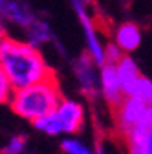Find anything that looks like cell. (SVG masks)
Instances as JSON below:
<instances>
[{"label": "cell", "mask_w": 152, "mask_h": 154, "mask_svg": "<svg viewBox=\"0 0 152 154\" xmlns=\"http://www.w3.org/2000/svg\"><path fill=\"white\" fill-rule=\"evenodd\" d=\"M0 66L9 77L13 90L57 75L42 53V48L33 46L24 37L18 38L8 35L0 42Z\"/></svg>", "instance_id": "cell-1"}, {"label": "cell", "mask_w": 152, "mask_h": 154, "mask_svg": "<svg viewBox=\"0 0 152 154\" xmlns=\"http://www.w3.org/2000/svg\"><path fill=\"white\" fill-rule=\"evenodd\" d=\"M62 97L64 95L61 92V85L57 81V75H53L35 85L13 90L8 105L15 116L28 123H33L42 116L50 114L61 103Z\"/></svg>", "instance_id": "cell-2"}, {"label": "cell", "mask_w": 152, "mask_h": 154, "mask_svg": "<svg viewBox=\"0 0 152 154\" xmlns=\"http://www.w3.org/2000/svg\"><path fill=\"white\" fill-rule=\"evenodd\" d=\"M35 130L48 138H61L66 134H79L86 125V108L73 97H62L50 114L31 123Z\"/></svg>", "instance_id": "cell-3"}, {"label": "cell", "mask_w": 152, "mask_h": 154, "mask_svg": "<svg viewBox=\"0 0 152 154\" xmlns=\"http://www.w3.org/2000/svg\"><path fill=\"white\" fill-rule=\"evenodd\" d=\"M70 68H71L79 94L90 103L97 101L101 97V77H99L101 66L96 63V59L88 51H84L77 57H73Z\"/></svg>", "instance_id": "cell-4"}, {"label": "cell", "mask_w": 152, "mask_h": 154, "mask_svg": "<svg viewBox=\"0 0 152 154\" xmlns=\"http://www.w3.org/2000/svg\"><path fill=\"white\" fill-rule=\"evenodd\" d=\"M71 2V8L77 15V20L81 24V29H83V35H84V44H86V51L96 59V63L99 66H103L106 61H105V42L101 41V37L97 33V28H96V22L90 15V9H88V0H70Z\"/></svg>", "instance_id": "cell-5"}, {"label": "cell", "mask_w": 152, "mask_h": 154, "mask_svg": "<svg viewBox=\"0 0 152 154\" xmlns=\"http://www.w3.org/2000/svg\"><path fill=\"white\" fill-rule=\"evenodd\" d=\"M147 105L148 103L141 101L139 97H134V95H125L123 101L112 108L114 121H116V130H117V134H119L121 138L139 121V118H141V114L145 112Z\"/></svg>", "instance_id": "cell-6"}, {"label": "cell", "mask_w": 152, "mask_h": 154, "mask_svg": "<svg viewBox=\"0 0 152 154\" xmlns=\"http://www.w3.org/2000/svg\"><path fill=\"white\" fill-rule=\"evenodd\" d=\"M37 17L28 0H0V18L15 29H24Z\"/></svg>", "instance_id": "cell-7"}, {"label": "cell", "mask_w": 152, "mask_h": 154, "mask_svg": "<svg viewBox=\"0 0 152 154\" xmlns=\"http://www.w3.org/2000/svg\"><path fill=\"white\" fill-rule=\"evenodd\" d=\"M99 77H101V97L110 108H114L116 105H119L123 101V97H125V90H123L121 81L117 77L116 64L105 63L99 68Z\"/></svg>", "instance_id": "cell-8"}, {"label": "cell", "mask_w": 152, "mask_h": 154, "mask_svg": "<svg viewBox=\"0 0 152 154\" xmlns=\"http://www.w3.org/2000/svg\"><path fill=\"white\" fill-rule=\"evenodd\" d=\"M22 33H24L26 41L31 42L37 48H44V46L53 44L57 41V35H55L51 24L46 20V18H41V17H35L29 22V26L22 29Z\"/></svg>", "instance_id": "cell-9"}, {"label": "cell", "mask_w": 152, "mask_h": 154, "mask_svg": "<svg viewBox=\"0 0 152 154\" xmlns=\"http://www.w3.org/2000/svg\"><path fill=\"white\" fill-rule=\"evenodd\" d=\"M114 41L117 42V46L125 51V53H132L136 51L141 46L143 35L138 24L134 22H123L116 28V33H114Z\"/></svg>", "instance_id": "cell-10"}, {"label": "cell", "mask_w": 152, "mask_h": 154, "mask_svg": "<svg viewBox=\"0 0 152 154\" xmlns=\"http://www.w3.org/2000/svg\"><path fill=\"white\" fill-rule=\"evenodd\" d=\"M116 70H117V77H119L121 86H123L125 95H126V90L130 88V85L141 75L139 66H138V63L130 57V53H125L121 59L116 63Z\"/></svg>", "instance_id": "cell-11"}, {"label": "cell", "mask_w": 152, "mask_h": 154, "mask_svg": "<svg viewBox=\"0 0 152 154\" xmlns=\"http://www.w3.org/2000/svg\"><path fill=\"white\" fill-rule=\"evenodd\" d=\"M59 149L64 154H92L93 152V149L90 147V143H86L84 140H81L77 134H66V136H61Z\"/></svg>", "instance_id": "cell-12"}, {"label": "cell", "mask_w": 152, "mask_h": 154, "mask_svg": "<svg viewBox=\"0 0 152 154\" xmlns=\"http://www.w3.org/2000/svg\"><path fill=\"white\" fill-rule=\"evenodd\" d=\"M126 95H134V97H139L145 103H152V79L148 77L139 75L138 79L130 85V88L126 90Z\"/></svg>", "instance_id": "cell-13"}, {"label": "cell", "mask_w": 152, "mask_h": 154, "mask_svg": "<svg viewBox=\"0 0 152 154\" xmlns=\"http://www.w3.org/2000/svg\"><path fill=\"white\" fill-rule=\"evenodd\" d=\"M0 150L6 152V154H22V152L28 150V140L22 134H13Z\"/></svg>", "instance_id": "cell-14"}, {"label": "cell", "mask_w": 152, "mask_h": 154, "mask_svg": "<svg viewBox=\"0 0 152 154\" xmlns=\"http://www.w3.org/2000/svg\"><path fill=\"white\" fill-rule=\"evenodd\" d=\"M13 94V86L9 83V77L6 75L4 68L0 66V105H8Z\"/></svg>", "instance_id": "cell-15"}, {"label": "cell", "mask_w": 152, "mask_h": 154, "mask_svg": "<svg viewBox=\"0 0 152 154\" xmlns=\"http://www.w3.org/2000/svg\"><path fill=\"white\" fill-rule=\"evenodd\" d=\"M125 55V51L117 46L116 41H110V42H105V61L106 63H112V64H116L121 57Z\"/></svg>", "instance_id": "cell-16"}, {"label": "cell", "mask_w": 152, "mask_h": 154, "mask_svg": "<svg viewBox=\"0 0 152 154\" xmlns=\"http://www.w3.org/2000/svg\"><path fill=\"white\" fill-rule=\"evenodd\" d=\"M145 154H152V128L147 132V143H145Z\"/></svg>", "instance_id": "cell-17"}, {"label": "cell", "mask_w": 152, "mask_h": 154, "mask_svg": "<svg viewBox=\"0 0 152 154\" xmlns=\"http://www.w3.org/2000/svg\"><path fill=\"white\" fill-rule=\"evenodd\" d=\"M8 35H9V33H8V24L2 20V18H0V42H2Z\"/></svg>", "instance_id": "cell-18"}, {"label": "cell", "mask_w": 152, "mask_h": 154, "mask_svg": "<svg viewBox=\"0 0 152 154\" xmlns=\"http://www.w3.org/2000/svg\"><path fill=\"white\" fill-rule=\"evenodd\" d=\"M150 106H152V103H150Z\"/></svg>", "instance_id": "cell-19"}]
</instances>
